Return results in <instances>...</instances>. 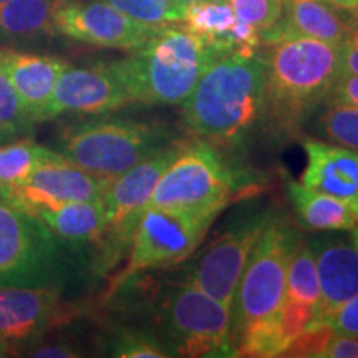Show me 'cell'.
<instances>
[{"mask_svg": "<svg viewBox=\"0 0 358 358\" xmlns=\"http://www.w3.org/2000/svg\"><path fill=\"white\" fill-rule=\"evenodd\" d=\"M264 127L292 136L327 100L342 75L340 47L308 37H287L262 45Z\"/></svg>", "mask_w": 358, "mask_h": 358, "instance_id": "cell-1", "label": "cell"}, {"mask_svg": "<svg viewBox=\"0 0 358 358\" xmlns=\"http://www.w3.org/2000/svg\"><path fill=\"white\" fill-rule=\"evenodd\" d=\"M262 108L261 53L254 57L216 53L182 101V122L199 140L214 146H232L261 122Z\"/></svg>", "mask_w": 358, "mask_h": 358, "instance_id": "cell-2", "label": "cell"}, {"mask_svg": "<svg viewBox=\"0 0 358 358\" xmlns=\"http://www.w3.org/2000/svg\"><path fill=\"white\" fill-rule=\"evenodd\" d=\"M214 57L216 52L185 25L168 24L110 66L133 101L182 105Z\"/></svg>", "mask_w": 358, "mask_h": 358, "instance_id": "cell-3", "label": "cell"}, {"mask_svg": "<svg viewBox=\"0 0 358 358\" xmlns=\"http://www.w3.org/2000/svg\"><path fill=\"white\" fill-rule=\"evenodd\" d=\"M174 140L163 124L127 118L93 120L65 129L60 153L80 168L111 181Z\"/></svg>", "mask_w": 358, "mask_h": 358, "instance_id": "cell-4", "label": "cell"}, {"mask_svg": "<svg viewBox=\"0 0 358 358\" xmlns=\"http://www.w3.org/2000/svg\"><path fill=\"white\" fill-rule=\"evenodd\" d=\"M301 237L282 217H271L254 245L231 303V342L254 324L275 319L285 299L290 257Z\"/></svg>", "mask_w": 358, "mask_h": 358, "instance_id": "cell-5", "label": "cell"}, {"mask_svg": "<svg viewBox=\"0 0 358 358\" xmlns=\"http://www.w3.org/2000/svg\"><path fill=\"white\" fill-rule=\"evenodd\" d=\"M213 209H159L148 208L138 219L127 266L113 289L143 271L166 268L185 262L203 243L206 232L221 214Z\"/></svg>", "mask_w": 358, "mask_h": 358, "instance_id": "cell-6", "label": "cell"}, {"mask_svg": "<svg viewBox=\"0 0 358 358\" xmlns=\"http://www.w3.org/2000/svg\"><path fill=\"white\" fill-rule=\"evenodd\" d=\"M236 173L211 143L186 141L159 178L148 208L224 209L237 189Z\"/></svg>", "mask_w": 358, "mask_h": 358, "instance_id": "cell-7", "label": "cell"}, {"mask_svg": "<svg viewBox=\"0 0 358 358\" xmlns=\"http://www.w3.org/2000/svg\"><path fill=\"white\" fill-rule=\"evenodd\" d=\"M173 355L236 357L231 308L191 284H174L161 310Z\"/></svg>", "mask_w": 358, "mask_h": 358, "instance_id": "cell-8", "label": "cell"}, {"mask_svg": "<svg viewBox=\"0 0 358 358\" xmlns=\"http://www.w3.org/2000/svg\"><path fill=\"white\" fill-rule=\"evenodd\" d=\"M271 217L268 211H252L232 221L191 262L187 280L231 308L248 259Z\"/></svg>", "mask_w": 358, "mask_h": 358, "instance_id": "cell-9", "label": "cell"}, {"mask_svg": "<svg viewBox=\"0 0 358 358\" xmlns=\"http://www.w3.org/2000/svg\"><path fill=\"white\" fill-rule=\"evenodd\" d=\"M55 254V236L32 214L0 198V287L43 285Z\"/></svg>", "mask_w": 358, "mask_h": 358, "instance_id": "cell-10", "label": "cell"}, {"mask_svg": "<svg viewBox=\"0 0 358 358\" xmlns=\"http://www.w3.org/2000/svg\"><path fill=\"white\" fill-rule=\"evenodd\" d=\"M110 179L80 168L57 151L40 163L20 185L0 191V198L20 209L43 208L75 201H101Z\"/></svg>", "mask_w": 358, "mask_h": 358, "instance_id": "cell-11", "label": "cell"}, {"mask_svg": "<svg viewBox=\"0 0 358 358\" xmlns=\"http://www.w3.org/2000/svg\"><path fill=\"white\" fill-rule=\"evenodd\" d=\"M159 27L134 20L103 0L65 2L55 15V34L95 47L127 52L143 47Z\"/></svg>", "mask_w": 358, "mask_h": 358, "instance_id": "cell-12", "label": "cell"}, {"mask_svg": "<svg viewBox=\"0 0 358 358\" xmlns=\"http://www.w3.org/2000/svg\"><path fill=\"white\" fill-rule=\"evenodd\" d=\"M185 143V140H174L127 173L111 179L101 198L105 209V234L111 232L120 241L131 239L138 219L145 213L159 178L179 155Z\"/></svg>", "mask_w": 358, "mask_h": 358, "instance_id": "cell-13", "label": "cell"}, {"mask_svg": "<svg viewBox=\"0 0 358 358\" xmlns=\"http://www.w3.org/2000/svg\"><path fill=\"white\" fill-rule=\"evenodd\" d=\"M134 103L110 64L69 66L57 80L42 122L64 113L100 115Z\"/></svg>", "mask_w": 358, "mask_h": 358, "instance_id": "cell-14", "label": "cell"}, {"mask_svg": "<svg viewBox=\"0 0 358 358\" xmlns=\"http://www.w3.org/2000/svg\"><path fill=\"white\" fill-rule=\"evenodd\" d=\"M353 24V7H337L325 0H282L279 22L261 34V40L267 45L287 37H308L340 47Z\"/></svg>", "mask_w": 358, "mask_h": 358, "instance_id": "cell-15", "label": "cell"}, {"mask_svg": "<svg viewBox=\"0 0 358 358\" xmlns=\"http://www.w3.org/2000/svg\"><path fill=\"white\" fill-rule=\"evenodd\" d=\"M310 244L320 284V306L317 322L330 315L358 294V248L352 236L327 234Z\"/></svg>", "mask_w": 358, "mask_h": 358, "instance_id": "cell-16", "label": "cell"}, {"mask_svg": "<svg viewBox=\"0 0 358 358\" xmlns=\"http://www.w3.org/2000/svg\"><path fill=\"white\" fill-rule=\"evenodd\" d=\"M307 166L301 182L345 203L358 221V153L317 140H303Z\"/></svg>", "mask_w": 358, "mask_h": 358, "instance_id": "cell-17", "label": "cell"}, {"mask_svg": "<svg viewBox=\"0 0 358 358\" xmlns=\"http://www.w3.org/2000/svg\"><path fill=\"white\" fill-rule=\"evenodd\" d=\"M69 66V62L57 57L0 48V69L15 88L27 115L34 122H42L57 80Z\"/></svg>", "mask_w": 358, "mask_h": 358, "instance_id": "cell-18", "label": "cell"}, {"mask_svg": "<svg viewBox=\"0 0 358 358\" xmlns=\"http://www.w3.org/2000/svg\"><path fill=\"white\" fill-rule=\"evenodd\" d=\"M60 297L45 285H10L0 287V338L24 340L58 313Z\"/></svg>", "mask_w": 358, "mask_h": 358, "instance_id": "cell-19", "label": "cell"}, {"mask_svg": "<svg viewBox=\"0 0 358 358\" xmlns=\"http://www.w3.org/2000/svg\"><path fill=\"white\" fill-rule=\"evenodd\" d=\"M24 211L37 217L55 237L71 243L95 241L105 236V209L101 201H75Z\"/></svg>", "mask_w": 358, "mask_h": 358, "instance_id": "cell-20", "label": "cell"}, {"mask_svg": "<svg viewBox=\"0 0 358 358\" xmlns=\"http://www.w3.org/2000/svg\"><path fill=\"white\" fill-rule=\"evenodd\" d=\"M287 194L299 221L306 229L352 232L358 227L355 213L337 198L295 181H290L287 185Z\"/></svg>", "mask_w": 358, "mask_h": 358, "instance_id": "cell-21", "label": "cell"}, {"mask_svg": "<svg viewBox=\"0 0 358 358\" xmlns=\"http://www.w3.org/2000/svg\"><path fill=\"white\" fill-rule=\"evenodd\" d=\"M66 0H8L0 7V34L27 38L55 34V15Z\"/></svg>", "mask_w": 358, "mask_h": 358, "instance_id": "cell-22", "label": "cell"}, {"mask_svg": "<svg viewBox=\"0 0 358 358\" xmlns=\"http://www.w3.org/2000/svg\"><path fill=\"white\" fill-rule=\"evenodd\" d=\"M237 20L229 0H198L187 3L179 24L204 40L216 53H224L227 35Z\"/></svg>", "mask_w": 358, "mask_h": 358, "instance_id": "cell-23", "label": "cell"}, {"mask_svg": "<svg viewBox=\"0 0 358 358\" xmlns=\"http://www.w3.org/2000/svg\"><path fill=\"white\" fill-rule=\"evenodd\" d=\"M57 151L35 143L30 138L0 145V191L20 185L40 163Z\"/></svg>", "mask_w": 358, "mask_h": 358, "instance_id": "cell-24", "label": "cell"}, {"mask_svg": "<svg viewBox=\"0 0 358 358\" xmlns=\"http://www.w3.org/2000/svg\"><path fill=\"white\" fill-rule=\"evenodd\" d=\"M285 297L295 299L317 308L319 315L320 306V284L317 275L315 257L308 243L301 239L295 245L287 268V287Z\"/></svg>", "mask_w": 358, "mask_h": 358, "instance_id": "cell-25", "label": "cell"}, {"mask_svg": "<svg viewBox=\"0 0 358 358\" xmlns=\"http://www.w3.org/2000/svg\"><path fill=\"white\" fill-rule=\"evenodd\" d=\"M319 128L330 143L358 153V108L355 106L325 101V110L319 118Z\"/></svg>", "mask_w": 358, "mask_h": 358, "instance_id": "cell-26", "label": "cell"}, {"mask_svg": "<svg viewBox=\"0 0 358 358\" xmlns=\"http://www.w3.org/2000/svg\"><path fill=\"white\" fill-rule=\"evenodd\" d=\"M103 2L148 25L179 24L187 7L179 0H103Z\"/></svg>", "mask_w": 358, "mask_h": 358, "instance_id": "cell-27", "label": "cell"}, {"mask_svg": "<svg viewBox=\"0 0 358 358\" xmlns=\"http://www.w3.org/2000/svg\"><path fill=\"white\" fill-rule=\"evenodd\" d=\"M35 122L27 115L15 88L0 69V140L24 136Z\"/></svg>", "mask_w": 358, "mask_h": 358, "instance_id": "cell-28", "label": "cell"}, {"mask_svg": "<svg viewBox=\"0 0 358 358\" xmlns=\"http://www.w3.org/2000/svg\"><path fill=\"white\" fill-rule=\"evenodd\" d=\"M313 322H317L315 307L301 301H295V299L285 297L279 308V313H277V325H279L284 350L297 335H301Z\"/></svg>", "mask_w": 358, "mask_h": 358, "instance_id": "cell-29", "label": "cell"}, {"mask_svg": "<svg viewBox=\"0 0 358 358\" xmlns=\"http://www.w3.org/2000/svg\"><path fill=\"white\" fill-rule=\"evenodd\" d=\"M334 327L327 322H313L289 343L282 355L297 358H322L330 340L335 337Z\"/></svg>", "mask_w": 358, "mask_h": 358, "instance_id": "cell-30", "label": "cell"}, {"mask_svg": "<svg viewBox=\"0 0 358 358\" xmlns=\"http://www.w3.org/2000/svg\"><path fill=\"white\" fill-rule=\"evenodd\" d=\"M239 20L264 34L272 29L282 15V0H229Z\"/></svg>", "mask_w": 358, "mask_h": 358, "instance_id": "cell-31", "label": "cell"}, {"mask_svg": "<svg viewBox=\"0 0 358 358\" xmlns=\"http://www.w3.org/2000/svg\"><path fill=\"white\" fill-rule=\"evenodd\" d=\"M113 355L122 358H161L173 357V353L168 348L158 345L155 340L138 334H127L118 338L113 348Z\"/></svg>", "mask_w": 358, "mask_h": 358, "instance_id": "cell-32", "label": "cell"}, {"mask_svg": "<svg viewBox=\"0 0 358 358\" xmlns=\"http://www.w3.org/2000/svg\"><path fill=\"white\" fill-rule=\"evenodd\" d=\"M327 324L332 325L337 334L358 337V294L343 303V306H340L330 315Z\"/></svg>", "mask_w": 358, "mask_h": 358, "instance_id": "cell-33", "label": "cell"}, {"mask_svg": "<svg viewBox=\"0 0 358 358\" xmlns=\"http://www.w3.org/2000/svg\"><path fill=\"white\" fill-rule=\"evenodd\" d=\"M325 101L343 103V105H350L358 108V75H340L332 90H330V95L327 96Z\"/></svg>", "mask_w": 358, "mask_h": 358, "instance_id": "cell-34", "label": "cell"}, {"mask_svg": "<svg viewBox=\"0 0 358 358\" xmlns=\"http://www.w3.org/2000/svg\"><path fill=\"white\" fill-rule=\"evenodd\" d=\"M355 12V24L352 32L340 45V62H342V73L358 75V7H353Z\"/></svg>", "mask_w": 358, "mask_h": 358, "instance_id": "cell-35", "label": "cell"}, {"mask_svg": "<svg viewBox=\"0 0 358 358\" xmlns=\"http://www.w3.org/2000/svg\"><path fill=\"white\" fill-rule=\"evenodd\" d=\"M322 358H358V337L335 334Z\"/></svg>", "mask_w": 358, "mask_h": 358, "instance_id": "cell-36", "label": "cell"}, {"mask_svg": "<svg viewBox=\"0 0 358 358\" xmlns=\"http://www.w3.org/2000/svg\"><path fill=\"white\" fill-rule=\"evenodd\" d=\"M30 357H40V358H71L78 357L70 347L65 345H45L35 348L34 352L29 353Z\"/></svg>", "mask_w": 358, "mask_h": 358, "instance_id": "cell-37", "label": "cell"}, {"mask_svg": "<svg viewBox=\"0 0 358 358\" xmlns=\"http://www.w3.org/2000/svg\"><path fill=\"white\" fill-rule=\"evenodd\" d=\"M325 2L334 3V6H337V7H343V8L358 7V0H325Z\"/></svg>", "mask_w": 358, "mask_h": 358, "instance_id": "cell-38", "label": "cell"}, {"mask_svg": "<svg viewBox=\"0 0 358 358\" xmlns=\"http://www.w3.org/2000/svg\"><path fill=\"white\" fill-rule=\"evenodd\" d=\"M7 350H8V345H7V340L0 338V357L7 355Z\"/></svg>", "mask_w": 358, "mask_h": 358, "instance_id": "cell-39", "label": "cell"}, {"mask_svg": "<svg viewBox=\"0 0 358 358\" xmlns=\"http://www.w3.org/2000/svg\"><path fill=\"white\" fill-rule=\"evenodd\" d=\"M352 239H353V243H355V245L358 248V227H357V229L352 231Z\"/></svg>", "mask_w": 358, "mask_h": 358, "instance_id": "cell-40", "label": "cell"}, {"mask_svg": "<svg viewBox=\"0 0 358 358\" xmlns=\"http://www.w3.org/2000/svg\"><path fill=\"white\" fill-rule=\"evenodd\" d=\"M179 2L186 3V6H187V3H192V2H198V0H179Z\"/></svg>", "mask_w": 358, "mask_h": 358, "instance_id": "cell-41", "label": "cell"}, {"mask_svg": "<svg viewBox=\"0 0 358 358\" xmlns=\"http://www.w3.org/2000/svg\"><path fill=\"white\" fill-rule=\"evenodd\" d=\"M7 2H8V0H0V7H2L3 3H7Z\"/></svg>", "mask_w": 358, "mask_h": 358, "instance_id": "cell-42", "label": "cell"}]
</instances>
